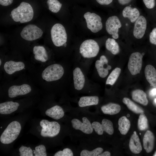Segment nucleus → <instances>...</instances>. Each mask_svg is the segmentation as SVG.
I'll list each match as a JSON object with an SVG mask.
<instances>
[{
  "mask_svg": "<svg viewBox=\"0 0 156 156\" xmlns=\"http://www.w3.org/2000/svg\"><path fill=\"white\" fill-rule=\"evenodd\" d=\"M11 14L14 21L23 23L32 20L34 16V11L29 3L23 2L17 8L11 11Z\"/></svg>",
  "mask_w": 156,
  "mask_h": 156,
  "instance_id": "nucleus-1",
  "label": "nucleus"
},
{
  "mask_svg": "<svg viewBox=\"0 0 156 156\" xmlns=\"http://www.w3.org/2000/svg\"><path fill=\"white\" fill-rule=\"evenodd\" d=\"M21 129L20 124L18 122L14 121L10 122L1 135V142L5 144L12 143L17 138Z\"/></svg>",
  "mask_w": 156,
  "mask_h": 156,
  "instance_id": "nucleus-2",
  "label": "nucleus"
},
{
  "mask_svg": "<svg viewBox=\"0 0 156 156\" xmlns=\"http://www.w3.org/2000/svg\"><path fill=\"white\" fill-rule=\"evenodd\" d=\"M64 73V70L61 65L54 64L46 68L41 74L42 79L47 82L56 81L61 79Z\"/></svg>",
  "mask_w": 156,
  "mask_h": 156,
  "instance_id": "nucleus-3",
  "label": "nucleus"
},
{
  "mask_svg": "<svg viewBox=\"0 0 156 156\" xmlns=\"http://www.w3.org/2000/svg\"><path fill=\"white\" fill-rule=\"evenodd\" d=\"M51 34L52 41L56 47L62 46L67 42L66 31L61 24L57 23L54 25L51 29Z\"/></svg>",
  "mask_w": 156,
  "mask_h": 156,
  "instance_id": "nucleus-4",
  "label": "nucleus"
},
{
  "mask_svg": "<svg viewBox=\"0 0 156 156\" xmlns=\"http://www.w3.org/2000/svg\"><path fill=\"white\" fill-rule=\"evenodd\" d=\"M99 47L98 43L92 39L84 41L79 48V52L85 58H90L96 56L99 53Z\"/></svg>",
  "mask_w": 156,
  "mask_h": 156,
  "instance_id": "nucleus-5",
  "label": "nucleus"
},
{
  "mask_svg": "<svg viewBox=\"0 0 156 156\" xmlns=\"http://www.w3.org/2000/svg\"><path fill=\"white\" fill-rule=\"evenodd\" d=\"M40 125L42 128L40 135L43 137H54L60 132V126L57 122L43 119L40 121Z\"/></svg>",
  "mask_w": 156,
  "mask_h": 156,
  "instance_id": "nucleus-6",
  "label": "nucleus"
},
{
  "mask_svg": "<svg viewBox=\"0 0 156 156\" xmlns=\"http://www.w3.org/2000/svg\"><path fill=\"white\" fill-rule=\"evenodd\" d=\"M43 34L42 30L35 25L29 24L23 28L20 35L23 39L31 41L40 38Z\"/></svg>",
  "mask_w": 156,
  "mask_h": 156,
  "instance_id": "nucleus-7",
  "label": "nucleus"
},
{
  "mask_svg": "<svg viewBox=\"0 0 156 156\" xmlns=\"http://www.w3.org/2000/svg\"><path fill=\"white\" fill-rule=\"evenodd\" d=\"M84 17L88 28L92 32L96 33L102 29L101 19L99 15L94 13L87 12L84 14Z\"/></svg>",
  "mask_w": 156,
  "mask_h": 156,
  "instance_id": "nucleus-8",
  "label": "nucleus"
},
{
  "mask_svg": "<svg viewBox=\"0 0 156 156\" xmlns=\"http://www.w3.org/2000/svg\"><path fill=\"white\" fill-rule=\"evenodd\" d=\"M143 55L140 53L135 52L130 55L128 61V69L132 75L140 73L142 63Z\"/></svg>",
  "mask_w": 156,
  "mask_h": 156,
  "instance_id": "nucleus-9",
  "label": "nucleus"
},
{
  "mask_svg": "<svg viewBox=\"0 0 156 156\" xmlns=\"http://www.w3.org/2000/svg\"><path fill=\"white\" fill-rule=\"evenodd\" d=\"M122 27V24L119 19L116 16H114L109 17L105 23V27L107 33L112 35L114 39L118 38L119 29Z\"/></svg>",
  "mask_w": 156,
  "mask_h": 156,
  "instance_id": "nucleus-10",
  "label": "nucleus"
},
{
  "mask_svg": "<svg viewBox=\"0 0 156 156\" xmlns=\"http://www.w3.org/2000/svg\"><path fill=\"white\" fill-rule=\"evenodd\" d=\"M92 125L95 132L99 135H102L104 131L110 135L114 133L113 123L108 119H103L102 120L101 124L99 122L94 121L92 123Z\"/></svg>",
  "mask_w": 156,
  "mask_h": 156,
  "instance_id": "nucleus-11",
  "label": "nucleus"
},
{
  "mask_svg": "<svg viewBox=\"0 0 156 156\" xmlns=\"http://www.w3.org/2000/svg\"><path fill=\"white\" fill-rule=\"evenodd\" d=\"M83 122L76 118L73 119L71 122L73 127L77 130H79L86 134L92 133L93 130L92 124L86 117L82 118Z\"/></svg>",
  "mask_w": 156,
  "mask_h": 156,
  "instance_id": "nucleus-12",
  "label": "nucleus"
},
{
  "mask_svg": "<svg viewBox=\"0 0 156 156\" xmlns=\"http://www.w3.org/2000/svg\"><path fill=\"white\" fill-rule=\"evenodd\" d=\"M147 22L143 16H140L135 22L133 34L136 38L140 39L144 36L146 29Z\"/></svg>",
  "mask_w": 156,
  "mask_h": 156,
  "instance_id": "nucleus-13",
  "label": "nucleus"
},
{
  "mask_svg": "<svg viewBox=\"0 0 156 156\" xmlns=\"http://www.w3.org/2000/svg\"><path fill=\"white\" fill-rule=\"evenodd\" d=\"M31 90V87L28 84L13 85L10 87L8 90V95L10 98H13L19 95L27 94Z\"/></svg>",
  "mask_w": 156,
  "mask_h": 156,
  "instance_id": "nucleus-14",
  "label": "nucleus"
},
{
  "mask_svg": "<svg viewBox=\"0 0 156 156\" xmlns=\"http://www.w3.org/2000/svg\"><path fill=\"white\" fill-rule=\"evenodd\" d=\"M108 60L106 57L103 55L100 57V60H97L96 62L95 66L99 76L102 78H105L108 75V70L111 69V66L108 64Z\"/></svg>",
  "mask_w": 156,
  "mask_h": 156,
  "instance_id": "nucleus-15",
  "label": "nucleus"
},
{
  "mask_svg": "<svg viewBox=\"0 0 156 156\" xmlns=\"http://www.w3.org/2000/svg\"><path fill=\"white\" fill-rule=\"evenodd\" d=\"M25 67V64L22 62H15L12 60L6 62L3 66L5 72L10 75L16 72L23 70Z\"/></svg>",
  "mask_w": 156,
  "mask_h": 156,
  "instance_id": "nucleus-16",
  "label": "nucleus"
},
{
  "mask_svg": "<svg viewBox=\"0 0 156 156\" xmlns=\"http://www.w3.org/2000/svg\"><path fill=\"white\" fill-rule=\"evenodd\" d=\"M73 79L75 89L80 90L83 87L85 83V77L81 69L76 67L73 71Z\"/></svg>",
  "mask_w": 156,
  "mask_h": 156,
  "instance_id": "nucleus-17",
  "label": "nucleus"
},
{
  "mask_svg": "<svg viewBox=\"0 0 156 156\" xmlns=\"http://www.w3.org/2000/svg\"><path fill=\"white\" fill-rule=\"evenodd\" d=\"M155 137L153 133L148 130L145 132L143 138V147L147 153L151 152L153 150L155 143Z\"/></svg>",
  "mask_w": 156,
  "mask_h": 156,
  "instance_id": "nucleus-18",
  "label": "nucleus"
},
{
  "mask_svg": "<svg viewBox=\"0 0 156 156\" xmlns=\"http://www.w3.org/2000/svg\"><path fill=\"white\" fill-rule=\"evenodd\" d=\"M129 147L131 151L135 154L139 153L142 150L139 138L135 131L133 132L129 142Z\"/></svg>",
  "mask_w": 156,
  "mask_h": 156,
  "instance_id": "nucleus-19",
  "label": "nucleus"
},
{
  "mask_svg": "<svg viewBox=\"0 0 156 156\" xmlns=\"http://www.w3.org/2000/svg\"><path fill=\"white\" fill-rule=\"evenodd\" d=\"M19 104L12 101H7L0 104V113L1 114H9L16 110Z\"/></svg>",
  "mask_w": 156,
  "mask_h": 156,
  "instance_id": "nucleus-20",
  "label": "nucleus"
},
{
  "mask_svg": "<svg viewBox=\"0 0 156 156\" xmlns=\"http://www.w3.org/2000/svg\"><path fill=\"white\" fill-rule=\"evenodd\" d=\"M145 77L146 80L153 87L156 88V70L152 65L146 66L144 70Z\"/></svg>",
  "mask_w": 156,
  "mask_h": 156,
  "instance_id": "nucleus-21",
  "label": "nucleus"
},
{
  "mask_svg": "<svg viewBox=\"0 0 156 156\" xmlns=\"http://www.w3.org/2000/svg\"><path fill=\"white\" fill-rule=\"evenodd\" d=\"M33 51L36 60L42 62H45L48 60V57L47 51L43 46H34Z\"/></svg>",
  "mask_w": 156,
  "mask_h": 156,
  "instance_id": "nucleus-22",
  "label": "nucleus"
},
{
  "mask_svg": "<svg viewBox=\"0 0 156 156\" xmlns=\"http://www.w3.org/2000/svg\"><path fill=\"white\" fill-rule=\"evenodd\" d=\"M122 14L123 17L128 18L131 23H133L140 16V13L137 8L128 6L123 10Z\"/></svg>",
  "mask_w": 156,
  "mask_h": 156,
  "instance_id": "nucleus-23",
  "label": "nucleus"
},
{
  "mask_svg": "<svg viewBox=\"0 0 156 156\" xmlns=\"http://www.w3.org/2000/svg\"><path fill=\"white\" fill-rule=\"evenodd\" d=\"M132 99L135 101L144 105H147L148 101L146 93L142 90L136 89L131 93Z\"/></svg>",
  "mask_w": 156,
  "mask_h": 156,
  "instance_id": "nucleus-24",
  "label": "nucleus"
},
{
  "mask_svg": "<svg viewBox=\"0 0 156 156\" xmlns=\"http://www.w3.org/2000/svg\"><path fill=\"white\" fill-rule=\"evenodd\" d=\"M64 113L63 109L57 105L48 109L45 112L47 116L55 120H58L63 117Z\"/></svg>",
  "mask_w": 156,
  "mask_h": 156,
  "instance_id": "nucleus-25",
  "label": "nucleus"
},
{
  "mask_svg": "<svg viewBox=\"0 0 156 156\" xmlns=\"http://www.w3.org/2000/svg\"><path fill=\"white\" fill-rule=\"evenodd\" d=\"M101 109L105 114L113 115L119 112L121 110V107L118 104L110 103L102 106Z\"/></svg>",
  "mask_w": 156,
  "mask_h": 156,
  "instance_id": "nucleus-26",
  "label": "nucleus"
},
{
  "mask_svg": "<svg viewBox=\"0 0 156 156\" xmlns=\"http://www.w3.org/2000/svg\"><path fill=\"white\" fill-rule=\"evenodd\" d=\"M99 102V98L97 96H84L81 97L78 102L80 107L97 105Z\"/></svg>",
  "mask_w": 156,
  "mask_h": 156,
  "instance_id": "nucleus-27",
  "label": "nucleus"
},
{
  "mask_svg": "<svg viewBox=\"0 0 156 156\" xmlns=\"http://www.w3.org/2000/svg\"><path fill=\"white\" fill-rule=\"evenodd\" d=\"M118 129L120 133L123 135L127 134L131 126L129 120L125 116L120 118L118 121Z\"/></svg>",
  "mask_w": 156,
  "mask_h": 156,
  "instance_id": "nucleus-28",
  "label": "nucleus"
},
{
  "mask_svg": "<svg viewBox=\"0 0 156 156\" xmlns=\"http://www.w3.org/2000/svg\"><path fill=\"white\" fill-rule=\"evenodd\" d=\"M105 47L108 50L114 55L119 52V46L114 38H108L105 42Z\"/></svg>",
  "mask_w": 156,
  "mask_h": 156,
  "instance_id": "nucleus-29",
  "label": "nucleus"
},
{
  "mask_svg": "<svg viewBox=\"0 0 156 156\" xmlns=\"http://www.w3.org/2000/svg\"><path fill=\"white\" fill-rule=\"evenodd\" d=\"M123 103L126 105L130 110L137 114H140L144 112L142 109L135 104L130 99L124 97L122 99Z\"/></svg>",
  "mask_w": 156,
  "mask_h": 156,
  "instance_id": "nucleus-30",
  "label": "nucleus"
},
{
  "mask_svg": "<svg viewBox=\"0 0 156 156\" xmlns=\"http://www.w3.org/2000/svg\"><path fill=\"white\" fill-rule=\"evenodd\" d=\"M121 69L116 67L114 69L108 76L106 81V84L113 85L118 79L121 73Z\"/></svg>",
  "mask_w": 156,
  "mask_h": 156,
  "instance_id": "nucleus-31",
  "label": "nucleus"
},
{
  "mask_svg": "<svg viewBox=\"0 0 156 156\" xmlns=\"http://www.w3.org/2000/svg\"><path fill=\"white\" fill-rule=\"evenodd\" d=\"M138 128L140 131H144L148 127L147 118L144 113L140 114L138 120Z\"/></svg>",
  "mask_w": 156,
  "mask_h": 156,
  "instance_id": "nucleus-32",
  "label": "nucleus"
},
{
  "mask_svg": "<svg viewBox=\"0 0 156 156\" xmlns=\"http://www.w3.org/2000/svg\"><path fill=\"white\" fill-rule=\"evenodd\" d=\"M47 3L49 10L54 13L58 12L62 6V4L57 0H48Z\"/></svg>",
  "mask_w": 156,
  "mask_h": 156,
  "instance_id": "nucleus-33",
  "label": "nucleus"
},
{
  "mask_svg": "<svg viewBox=\"0 0 156 156\" xmlns=\"http://www.w3.org/2000/svg\"><path fill=\"white\" fill-rule=\"evenodd\" d=\"M103 151V148L97 147L92 151L87 150H82L80 154L81 156H97L101 154Z\"/></svg>",
  "mask_w": 156,
  "mask_h": 156,
  "instance_id": "nucleus-34",
  "label": "nucleus"
},
{
  "mask_svg": "<svg viewBox=\"0 0 156 156\" xmlns=\"http://www.w3.org/2000/svg\"><path fill=\"white\" fill-rule=\"evenodd\" d=\"M34 153L35 156H47L46 149L43 145H40L36 146L35 150H34Z\"/></svg>",
  "mask_w": 156,
  "mask_h": 156,
  "instance_id": "nucleus-35",
  "label": "nucleus"
},
{
  "mask_svg": "<svg viewBox=\"0 0 156 156\" xmlns=\"http://www.w3.org/2000/svg\"><path fill=\"white\" fill-rule=\"evenodd\" d=\"M73 154L72 150L68 148H64L62 151H60L54 155V156H73Z\"/></svg>",
  "mask_w": 156,
  "mask_h": 156,
  "instance_id": "nucleus-36",
  "label": "nucleus"
},
{
  "mask_svg": "<svg viewBox=\"0 0 156 156\" xmlns=\"http://www.w3.org/2000/svg\"><path fill=\"white\" fill-rule=\"evenodd\" d=\"M149 41L151 43L156 45V28H154L150 33Z\"/></svg>",
  "mask_w": 156,
  "mask_h": 156,
  "instance_id": "nucleus-37",
  "label": "nucleus"
},
{
  "mask_svg": "<svg viewBox=\"0 0 156 156\" xmlns=\"http://www.w3.org/2000/svg\"><path fill=\"white\" fill-rule=\"evenodd\" d=\"M144 3L147 8H153L155 5V0H143Z\"/></svg>",
  "mask_w": 156,
  "mask_h": 156,
  "instance_id": "nucleus-38",
  "label": "nucleus"
},
{
  "mask_svg": "<svg viewBox=\"0 0 156 156\" xmlns=\"http://www.w3.org/2000/svg\"><path fill=\"white\" fill-rule=\"evenodd\" d=\"M13 0H0V4L4 6H7L11 4Z\"/></svg>",
  "mask_w": 156,
  "mask_h": 156,
  "instance_id": "nucleus-39",
  "label": "nucleus"
},
{
  "mask_svg": "<svg viewBox=\"0 0 156 156\" xmlns=\"http://www.w3.org/2000/svg\"><path fill=\"white\" fill-rule=\"evenodd\" d=\"M31 148L30 147H27L25 146V148L23 151L20 153V155L21 156H28L29 151V150Z\"/></svg>",
  "mask_w": 156,
  "mask_h": 156,
  "instance_id": "nucleus-40",
  "label": "nucleus"
},
{
  "mask_svg": "<svg viewBox=\"0 0 156 156\" xmlns=\"http://www.w3.org/2000/svg\"><path fill=\"white\" fill-rule=\"evenodd\" d=\"M99 4L102 5H108L111 3L113 0H96Z\"/></svg>",
  "mask_w": 156,
  "mask_h": 156,
  "instance_id": "nucleus-41",
  "label": "nucleus"
},
{
  "mask_svg": "<svg viewBox=\"0 0 156 156\" xmlns=\"http://www.w3.org/2000/svg\"><path fill=\"white\" fill-rule=\"evenodd\" d=\"M119 3L122 5H125L129 3L131 0H118Z\"/></svg>",
  "mask_w": 156,
  "mask_h": 156,
  "instance_id": "nucleus-42",
  "label": "nucleus"
},
{
  "mask_svg": "<svg viewBox=\"0 0 156 156\" xmlns=\"http://www.w3.org/2000/svg\"><path fill=\"white\" fill-rule=\"evenodd\" d=\"M111 155L110 153L108 151H105L101 153L99 156H110Z\"/></svg>",
  "mask_w": 156,
  "mask_h": 156,
  "instance_id": "nucleus-43",
  "label": "nucleus"
},
{
  "mask_svg": "<svg viewBox=\"0 0 156 156\" xmlns=\"http://www.w3.org/2000/svg\"><path fill=\"white\" fill-rule=\"evenodd\" d=\"M150 94L152 96L156 95V88H154L152 89L150 92Z\"/></svg>",
  "mask_w": 156,
  "mask_h": 156,
  "instance_id": "nucleus-44",
  "label": "nucleus"
},
{
  "mask_svg": "<svg viewBox=\"0 0 156 156\" xmlns=\"http://www.w3.org/2000/svg\"><path fill=\"white\" fill-rule=\"evenodd\" d=\"M153 156H156V151L155 153L153 155Z\"/></svg>",
  "mask_w": 156,
  "mask_h": 156,
  "instance_id": "nucleus-45",
  "label": "nucleus"
},
{
  "mask_svg": "<svg viewBox=\"0 0 156 156\" xmlns=\"http://www.w3.org/2000/svg\"><path fill=\"white\" fill-rule=\"evenodd\" d=\"M1 63H2L1 61V59H0V66L1 64Z\"/></svg>",
  "mask_w": 156,
  "mask_h": 156,
  "instance_id": "nucleus-46",
  "label": "nucleus"
},
{
  "mask_svg": "<svg viewBox=\"0 0 156 156\" xmlns=\"http://www.w3.org/2000/svg\"><path fill=\"white\" fill-rule=\"evenodd\" d=\"M154 102L156 103V99H155L154 100Z\"/></svg>",
  "mask_w": 156,
  "mask_h": 156,
  "instance_id": "nucleus-47",
  "label": "nucleus"
},
{
  "mask_svg": "<svg viewBox=\"0 0 156 156\" xmlns=\"http://www.w3.org/2000/svg\"><path fill=\"white\" fill-rule=\"evenodd\" d=\"M2 128V127H1V128Z\"/></svg>",
  "mask_w": 156,
  "mask_h": 156,
  "instance_id": "nucleus-48",
  "label": "nucleus"
},
{
  "mask_svg": "<svg viewBox=\"0 0 156 156\" xmlns=\"http://www.w3.org/2000/svg\"><path fill=\"white\" fill-rule=\"evenodd\" d=\"M140 135H141V133H140Z\"/></svg>",
  "mask_w": 156,
  "mask_h": 156,
  "instance_id": "nucleus-49",
  "label": "nucleus"
}]
</instances>
